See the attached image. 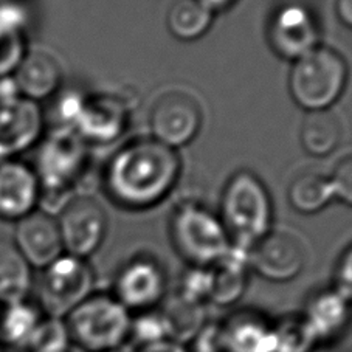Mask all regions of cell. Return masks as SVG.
<instances>
[{
	"instance_id": "cell-1",
	"label": "cell",
	"mask_w": 352,
	"mask_h": 352,
	"mask_svg": "<svg viewBox=\"0 0 352 352\" xmlns=\"http://www.w3.org/2000/svg\"><path fill=\"white\" fill-rule=\"evenodd\" d=\"M182 174L175 149L153 137L126 143L107 162L102 190L113 205L129 211H144L166 200Z\"/></svg>"
},
{
	"instance_id": "cell-2",
	"label": "cell",
	"mask_w": 352,
	"mask_h": 352,
	"mask_svg": "<svg viewBox=\"0 0 352 352\" xmlns=\"http://www.w3.org/2000/svg\"><path fill=\"white\" fill-rule=\"evenodd\" d=\"M217 216L232 244L250 250L272 230L273 206L263 180L250 171L232 175L222 191Z\"/></svg>"
},
{
	"instance_id": "cell-3",
	"label": "cell",
	"mask_w": 352,
	"mask_h": 352,
	"mask_svg": "<svg viewBox=\"0 0 352 352\" xmlns=\"http://www.w3.org/2000/svg\"><path fill=\"white\" fill-rule=\"evenodd\" d=\"M64 321L72 344L84 352L120 351L129 342L132 314L112 294L94 292Z\"/></svg>"
},
{
	"instance_id": "cell-4",
	"label": "cell",
	"mask_w": 352,
	"mask_h": 352,
	"mask_svg": "<svg viewBox=\"0 0 352 352\" xmlns=\"http://www.w3.org/2000/svg\"><path fill=\"white\" fill-rule=\"evenodd\" d=\"M348 74L342 54L318 45L292 63L287 82L290 96L306 112L329 111L343 95Z\"/></svg>"
},
{
	"instance_id": "cell-5",
	"label": "cell",
	"mask_w": 352,
	"mask_h": 352,
	"mask_svg": "<svg viewBox=\"0 0 352 352\" xmlns=\"http://www.w3.org/2000/svg\"><path fill=\"white\" fill-rule=\"evenodd\" d=\"M173 247L191 267H213L232 250L219 216L196 202L177 205L169 219Z\"/></svg>"
},
{
	"instance_id": "cell-6",
	"label": "cell",
	"mask_w": 352,
	"mask_h": 352,
	"mask_svg": "<svg viewBox=\"0 0 352 352\" xmlns=\"http://www.w3.org/2000/svg\"><path fill=\"white\" fill-rule=\"evenodd\" d=\"M89 162V144L69 127H53L42 137L33 166L41 190L75 194Z\"/></svg>"
},
{
	"instance_id": "cell-7",
	"label": "cell",
	"mask_w": 352,
	"mask_h": 352,
	"mask_svg": "<svg viewBox=\"0 0 352 352\" xmlns=\"http://www.w3.org/2000/svg\"><path fill=\"white\" fill-rule=\"evenodd\" d=\"M94 270L87 261L64 253L42 269L36 305L45 317L64 320L94 294Z\"/></svg>"
},
{
	"instance_id": "cell-8",
	"label": "cell",
	"mask_w": 352,
	"mask_h": 352,
	"mask_svg": "<svg viewBox=\"0 0 352 352\" xmlns=\"http://www.w3.org/2000/svg\"><path fill=\"white\" fill-rule=\"evenodd\" d=\"M202 123L199 101L184 90H168L157 96L148 115L151 137L175 151L197 137Z\"/></svg>"
},
{
	"instance_id": "cell-9",
	"label": "cell",
	"mask_w": 352,
	"mask_h": 352,
	"mask_svg": "<svg viewBox=\"0 0 352 352\" xmlns=\"http://www.w3.org/2000/svg\"><path fill=\"white\" fill-rule=\"evenodd\" d=\"M64 252L87 259L101 247L107 233V214L98 200L76 196L56 217Z\"/></svg>"
},
{
	"instance_id": "cell-10",
	"label": "cell",
	"mask_w": 352,
	"mask_h": 352,
	"mask_svg": "<svg viewBox=\"0 0 352 352\" xmlns=\"http://www.w3.org/2000/svg\"><path fill=\"white\" fill-rule=\"evenodd\" d=\"M267 38L278 56L294 63L321 45L320 22L306 5L286 3L273 13L267 28Z\"/></svg>"
},
{
	"instance_id": "cell-11",
	"label": "cell",
	"mask_w": 352,
	"mask_h": 352,
	"mask_svg": "<svg viewBox=\"0 0 352 352\" xmlns=\"http://www.w3.org/2000/svg\"><path fill=\"white\" fill-rule=\"evenodd\" d=\"M112 295L131 314L157 309L166 295L165 270L154 258H132L115 276Z\"/></svg>"
},
{
	"instance_id": "cell-12",
	"label": "cell",
	"mask_w": 352,
	"mask_h": 352,
	"mask_svg": "<svg viewBox=\"0 0 352 352\" xmlns=\"http://www.w3.org/2000/svg\"><path fill=\"white\" fill-rule=\"evenodd\" d=\"M306 247L298 236L287 230H270L250 248V269L273 283L292 281L305 270Z\"/></svg>"
},
{
	"instance_id": "cell-13",
	"label": "cell",
	"mask_w": 352,
	"mask_h": 352,
	"mask_svg": "<svg viewBox=\"0 0 352 352\" xmlns=\"http://www.w3.org/2000/svg\"><path fill=\"white\" fill-rule=\"evenodd\" d=\"M45 135V115L39 102L23 96L0 101V162L16 159Z\"/></svg>"
},
{
	"instance_id": "cell-14",
	"label": "cell",
	"mask_w": 352,
	"mask_h": 352,
	"mask_svg": "<svg viewBox=\"0 0 352 352\" xmlns=\"http://www.w3.org/2000/svg\"><path fill=\"white\" fill-rule=\"evenodd\" d=\"M129 124V109L117 95H87L74 131L87 144H109L123 135Z\"/></svg>"
},
{
	"instance_id": "cell-15",
	"label": "cell",
	"mask_w": 352,
	"mask_h": 352,
	"mask_svg": "<svg viewBox=\"0 0 352 352\" xmlns=\"http://www.w3.org/2000/svg\"><path fill=\"white\" fill-rule=\"evenodd\" d=\"M41 184L34 168L16 159L0 162V219L17 222L38 210Z\"/></svg>"
},
{
	"instance_id": "cell-16",
	"label": "cell",
	"mask_w": 352,
	"mask_h": 352,
	"mask_svg": "<svg viewBox=\"0 0 352 352\" xmlns=\"http://www.w3.org/2000/svg\"><path fill=\"white\" fill-rule=\"evenodd\" d=\"M13 242L32 269H45L65 253L56 217L41 210L16 222Z\"/></svg>"
},
{
	"instance_id": "cell-17",
	"label": "cell",
	"mask_w": 352,
	"mask_h": 352,
	"mask_svg": "<svg viewBox=\"0 0 352 352\" xmlns=\"http://www.w3.org/2000/svg\"><path fill=\"white\" fill-rule=\"evenodd\" d=\"M21 96L34 102L53 98L63 84V67L52 53L28 48L13 74Z\"/></svg>"
},
{
	"instance_id": "cell-18",
	"label": "cell",
	"mask_w": 352,
	"mask_h": 352,
	"mask_svg": "<svg viewBox=\"0 0 352 352\" xmlns=\"http://www.w3.org/2000/svg\"><path fill=\"white\" fill-rule=\"evenodd\" d=\"M351 306V302L331 287L315 292L307 300L301 315L318 343H331L343 336L348 327Z\"/></svg>"
},
{
	"instance_id": "cell-19",
	"label": "cell",
	"mask_w": 352,
	"mask_h": 352,
	"mask_svg": "<svg viewBox=\"0 0 352 352\" xmlns=\"http://www.w3.org/2000/svg\"><path fill=\"white\" fill-rule=\"evenodd\" d=\"M223 352H275L273 323L254 312H238L221 323Z\"/></svg>"
},
{
	"instance_id": "cell-20",
	"label": "cell",
	"mask_w": 352,
	"mask_h": 352,
	"mask_svg": "<svg viewBox=\"0 0 352 352\" xmlns=\"http://www.w3.org/2000/svg\"><path fill=\"white\" fill-rule=\"evenodd\" d=\"M28 22V11L23 5L13 0L0 2V80L13 76L25 56Z\"/></svg>"
},
{
	"instance_id": "cell-21",
	"label": "cell",
	"mask_w": 352,
	"mask_h": 352,
	"mask_svg": "<svg viewBox=\"0 0 352 352\" xmlns=\"http://www.w3.org/2000/svg\"><path fill=\"white\" fill-rule=\"evenodd\" d=\"M248 253L250 250L232 245V250L211 269V292L208 302L228 307L238 302L247 290Z\"/></svg>"
},
{
	"instance_id": "cell-22",
	"label": "cell",
	"mask_w": 352,
	"mask_h": 352,
	"mask_svg": "<svg viewBox=\"0 0 352 352\" xmlns=\"http://www.w3.org/2000/svg\"><path fill=\"white\" fill-rule=\"evenodd\" d=\"M33 287V269L13 241L0 238V306L28 300Z\"/></svg>"
},
{
	"instance_id": "cell-23",
	"label": "cell",
	"mask_w": 352,
	"mask_h": 352,
	"mask_svg": "<svg viewBox=\"0 0 352 352\" xmlns=\"http://www.w3.org/2000/svg\"><path fill=\"white\" fill-rule=\"evenodd\" d=\"M342 138V123L331 109L306 113L300 129V142L309 155L327 157L340 146Z\"/></svg>"
},
{
	"instance_id": "cell-24",
	"label": "cell",
	"mask_w": 352,
	"mask_h": 352,
	"mask_svg": "<svg viewBox=\"0 0 352 352\" xmlns=\"http://www.w3.org/2000/svg\"><path fill=\"white\" fill-rule=\"evenodd\" d=\"M159 309L165 318L168 338L185 346L190 344L199 331L208 323L205 305L190 302L180 298L177 294L163 301V306Z\"/></svg>"
},
{
	"instance_id": "cell-25",
	"label": "cell",
	"mask_w": 352,
	"mask_h": 352,
	"mask_svg": "<svg viewBox=\"0 0 352 352\" xmlns=\"http://www.w3.org/2000/svg\"><path fill=\"white\" fill-rule=\"evenodd\" d=\"M214 14L202 0H174L168 10L166 25L175 39L191 42L208 33Z\"/></svg>"
},
{
	"instance_id": "cell-26",
	"label": "cell",
	"mask_w": 352,
	"mask_h": 352,
	"mask_svg": "<svg viewBox=\"0 0 352 352\" xmlns=\"http://www.w3.org/2000/svg\"><path fill=\"white\" fill-rule=\"evenodd\" d=\"M45 315L36 302L28 300L5 306L0 311V343L27 349L34 331Z\"/></svg>"
},
{
	"instance_id": "cell-27",
	"label": "cell",
	"mask_w": 352,
	"mask_h": 352,
	"mask_svg": "<svg viewBox=\"0 0 352 352\" xmlns=\"http://www.w3.org/2000/svg\"><path fill=\"white\" fill-rule=\"evenodd\" d=\"M287 199L290 206L301 214L320 213L333 199L331 179L317 171L301 173L290 182Z\"/></svg>"
},
{
	"instance_id": "cell-28",
	"label": "cell",
	"mask_w": 352,
	"mask_h": 352,
	"mask_svg": "<svg viewBox=\"0 0 352 352\" xmlns=\"http://www.w3.org/2000/svg\"><path fill=\"white\" fill-rule=\"evenodd\" d=\"M275 329V352H312L317 348V338L309 329L302 315H289L273 323Z\"/></svg>"
},
{
	"instance_id": "cell-29",
	"label": "cell",
	"mask_w": 352,
	"mask_h": 352,
	"mask_svg": "<svg viewBox=\"0 0 352 352\" xmlns=\"http://www.w3.org/2000/svg\"><path fill=\"white\" fill-rule=\"evenodd\" d=\"M72 338L65 321L44 317L27 346V352H70Z\"/></svg>"
},
{
	"instance_id": "cell-30",
	"label": "cell",
	"mask_w": 352,
	"mask_h": 352,
	"mask_svg": "<svg viewBox=\"0 0 352 352\" xmlns=\"http://www.w3.org/2000/svg\"><path fill=\"white\" fill-rule=\"evenodd\" d=\"M162 340H168V329L159 307L138 312L135 317H132L129 342L135 343L137 348L162 342Z\"/></svg>"
},
{
	"instance_id": "cell-31",
	"label": "cell",
	"mask_w": 352,
	"mask_h": 352,
	"mask_svg": "<svg viewBox=\"0 0 352 352\" xmlns=\"http://www.w3.org/2000/svg\"><path fill=\"white\" fill-rule=\"evenodd\" d=\"M211 292L210 267H191L182 275L177 295L196 305H206Z\"/></svg>"
},
{
	"instance_id": "cell-32",
	"label": "cell",
	"mask_w": 352,
	"mask_h": 352,
	"mask_svg": "<svg viewBox=\"0 0 352 352\" xmlns=\"http://www.w3.org/2000/svg\"><path fill=\"white\" fill-rule=\"evenodd\" d=\"M86 98L87 95L82 94L81 90H59L54 95V127H69V129H74L78 118H80Z\"/></svg>"
},
{
	"instance_id": "cell-33",
	"label": "cell",
	"mask_w": 352,
	"mask_h": 352,
	"mask_svg": "<svg viewBox=\"0 0 352 352\" xmlns=\"http://www.w3.org/2000/svg\"><path fill=\"white\" fill-rule=\"evenodd\" d=\"M333 199L352 206V155L340 160L329 175Z\"/></svg>"
},
{
	"instance_id": "cell-34",
	"label": "cell",
	"mask_w": 352,
	"mask_h": 352,
	"mask_svg": "<svg viewBox=\"0 0 352 352\" xmlns=\"http://www.w3.org/2000/svg\"><path fill=\"white\" fill-rule=\"evenodd\" d=\"M188 349L190 352H223L221 323L208 321L188 344Z\"/></svg>"
},
{
	"instance_id": "cell-35",
	"label": "cell",
	"mask_w": 352,
	"mask_h": 352,
	"mask_svg": "<svg viewBox=\"0 0 352 352\" xmlns=\"http://www.w3.org/2000/svg\"><path fill=\"white\" fill-rule=\"evenodd\" d=\"M333 290L352 305V245H349L340 256L333 270Z\"/></svg>"
},
{
	"instance_id": "cell-36",
	"label": "cell",
	"mask_w": 352,
	"mask_h": 352,
	"mask_svg": "<svg viewBox=\"0 0 352 352\" xmlns=\"http://www.w3.org/2000/svg\"><path fill=\"white\" fill-rule=\"evenodd\" d=\"M135 352H190V349H188V346L168 338L162 340V342L142 346V348H137Z\"/></svg>"
},
{
	"instance_id": "cell-37",
	"label": "cell",
	"mask_w": 352,
	"mask_h": 352,
	"mask_svg": "<svg viewBox=\"0 0 352 352\" xmlns=\"http://www.w3.org/2000/svg\"><path fill=\"white\" fill-rule=\"evenodd\" d=\"M336 11L340 22L348 28H352V0H337Z\"/></svg>"
},
{
	"instance_id": "cell-38",
	"label": "cell",
	"mask_w": 352,
	"mask_h": 352,
	"mask_svg": "<svg viewBox=\"0 0 352 352\" xmlns=\"http://www.w3.org/2000/svg\"><path fill=\"white\" fill-rule=\"evenodd\" d=\"M202 2L208 7L210 10H213L214 13L217 11H223L232 7V5L236 2V0H202Z\"/></svg>"
},
{
	"instance_id": "cell-39",
	"label": "cell",
	"mask_w": 352,
	"mask_h": 352,
	"mask_svg": "<svg viewBox=\"0 0 352 352\" xmlns=\"http://www.w3.org/2000/svg\"><path fill=\"white\" fill-rule=\"evenodd\" d=\"M312 352H337V351L331 348H315Z\"/></svg>"
},
{
	"instance_id": "cell-40",
	"label": "cell",
	"mask_w": 352,
	"mask_h": 352,
	"mask_svg": "<svg viewBox=\"0 0 352 352\" xmlns=\"http://www.w3.org/2000/svg\"><path fill=\"white\" fill-rule=\"evenodd\" d=\"M121 351V349H120ZM120 351H113V352H120Z\"/></svg>"
},
{
	"instance_id": "cell-41",
	"label": "cell",
	"mask_w": 352,
	"mask_h": 352,
	"mask_svg": "<svg viewBox=\"0 0 352 352\" xmlns=\"http://www.w3.org/2000/svg\"><path fill=\"white\" fill-rule=\"evenodd\" d=\"M0 311H2V306H0Z\"/></svg>"
},
{
	"instance_id": "cell-42",
	"label": "cell",
	"mask_w": 352,
	"mask_h": 352,
	"mask_svg": "<svg viewBox=\"0 0 352 352\" xmlns=\"http://www.w3.org/2000/svg\"><path fill=\"white\" fill-rule=\"evenodd\" d=\"M0 352H2V349H0Z\"/></svg>"
}]
</instances>
